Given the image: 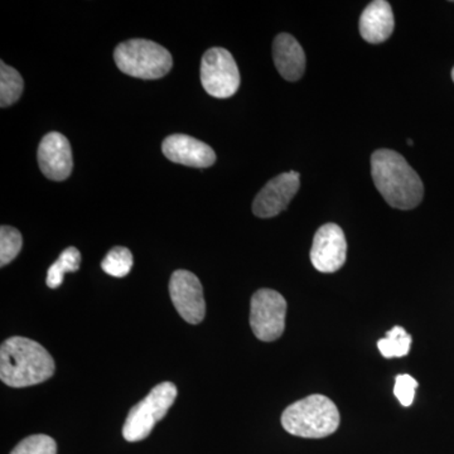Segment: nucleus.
<instances>
[{
    "label": "nucleus",
    "instance_id": "nucleus-1",
    "mask_svg": "<svg viewBox=\"0 0 454 454\" xmlns=\"http://www.w3.org/2000/svg\"><path fill=\"white\" fill-rule=\"evenodd\" d=\"M373 184L385 201L397 210H413L424 195L419 175L405 158L390 149H379L372 155Z\"/></svg>",
    "mask_w": 454,
    "mask_h": 454
},
{
    "label": "nucleus",
    "instance_id": "nucleus-2",
    "mask_svg": "<svg viewBox=\"0 0 454 454\" xmlns=\"http://www.w3.org/2000/svg\"><path fill=\"white\" fill-rule=\"evenodd\" d=\"M55 361L43 346L26 337H11L0 348V379L11 387H27L52 378Z\"/></svg>",
    "mask_w": 454,
    "mask_h": 454
},
{
    "label": "nucleus",
    "instance_id": "nucleus-3",
    "mask_svg": "<svg viewBox=\"0 0 454 454\" xmlns=\"http://www.w3.org/2000/svg\"><path fill=\"white\" fill-rule=\"evenodd\" d=\"M340 411L325 395H309L289 405L282 415L283 428L301 438H325L339 429Z\"/></svg>",
    "mask_w": 454,
    "mask_h": 454
},
{
    "label": "nucleus",
    "instance_id": "nucleus-4",
    "mask_svg": "<svg viewBox=\"0 0 454 454\" xmlns=\"http://www.w3.org/2000/svg\"><path fill=\"white\" fill-rule=\"evenodd\" d=\"M119 70L143 80L162 79L172 68L169 51L149 40L122 42L114 52Z\"/></svg>",
    "mask_w": 454,
    "mask_h": 454
},
{
    "label": "nucleus",
    "instance_id": "nucleus-5",
    "mask_svg": "<svg viewBox=\"0 0 454 454\" xmlns=\"http://www.w3.org/2000/svg\"><path fill=\"white\" fill-rule=\"evenodd\" d=\"M177 395V387L173 382L164 381L153 387L142 402L130 409L122 427L125 441L140 442L148 437L155 424L168 413Z\"/></svg>",
    "mask_w": 454,
    "mask_h": 454
},
{
    "label": "nucleus",
    "instance_id": "nucleus-6",
    "mask_svg": "<svg viewBox=\"0 0 454 454\" xmlns=\"http://www.w3.org/2000/svg\"><path fill=\"white\" fill-rule=\"evenodd\" d=\"M201 82L211 97L231 98L240 88V73L231 53L214 47L205 53L201 61Z\"/></svg>",
    "mask_w": 454,
    "mask_h": 454
},
{
    "label": "nucleus",
    "instance_id": "nucleus-7",
    "mask_svg": "<svg viewBox=\"0 0 454 454\" xmlns=\"http://www.w3.org/2000/svg\"><path fill=\"white\" fill-rule=\"evenodd\" d=\"M286 301L273 289H259L250 303V325L256 339L273 342L286 330Z\"/></svg>",
    "mask_w": 454,
    "mask_h": 454
},
{
    "label": "nucleus",
    "instance_id": "nucleus-8",
    "mask_svg": "<svg viewBox=\"0 0 454 454\" xmlns=\"http://www.w3.org/2000/svg\"><path fill=\"white\" fill-rule=\"evenodd\" d=\"M170 300L179 316L191 325L201 324L206 315L202 284L188 270H176L169 280Z\"/></svg>",
    "mask_w": 454,
    "mask_h": 454
},
{
    "label": "nucleus",
    "instance_id": "nucleus-9",
    "mask_svg": "<svg viewBox=\"0 0 454 454\" xmlns=\"http://www.w3.org/2000/svg\"><path fill=\"white\" fill-rule=\"evenodd\" d=\"M301 186L300 173H282L269 181L253 202V212L260 219H271L286 210Z\"/></svg>",
    "mask_w": 454,
    "mask_h": 454
},
{
    "label": "nucleus",
    "instance_id": "nucleus-10",
    "mask_svg": "<svg viewBox=\"0 0 454 454\" xmlns=\"http://www.w3.org/2000/svg\"><path fill=\"white\" fill-rule=\"evenodd\" d=\"M348 243L342 229L336 223H325L317 230L310 250V262L321 273H334L343 267Z\"/></svg>",
    "mask_w": 454,
    "mask_h": 454
},
{
    "label": "nucleus",
    "instance_id": "nucleus-11",
    "mask_svg": "<svg viewBox=\"0 0 454 454\" xmlns=\"http://www.w3.org/2000/svg\"><path fill=\"white\" fill-rule=\"evenodd\" d=\"M38 163L42 173L52 181H65L74 168L70 142L61 133L46 134L38 146Z\"/></svg>",
    "mask_w": 454,
    "mask_h": 454
},
{
    "label": "nucleus",
    "instance_id": "nucleus-12",
    "mask_svg": "<svg viewBox=\"0 0 454 454\" xmlns=\"http://www.w3.org/2000/svg\"><path fill=\"white\" fill-rule=\"evenodd\" d=\"M162 151L172 162L195 168H207L216 162V154L210 145L186 134L167 137Z\"/></svg>",
    "mask_w": 454,
    "mask_h": 454
},
{
    "label": "nucleus",
    "instance_id": "nucleus-13",
    "mask_svg": "<svg viewBox=\"0 0 454 454\" xmlns=\"http://www.w3.org/2000/svg\"><path fill=\"white\" fill-rule=\"evenodd\" d=\"M273 59L278 73L288 82H298L306 70V53L298 41L288 33H280L274 40Z\"/></svg>",
    "mask_w": 454,
    "mask_h": 454
},
{
    "label": "nucleus",
    "instance_id": "nucleus-14",
    "mask_svg": "<svg viewBox=\"0 0 454 454\" xmlns=\"http://www.w3.org/2000/svg\"><path fill=\"white\" fill-rule=\"evenodd\" d=\"M394 14L389 3L375 0L370 3L360 18L361 35L369 43L379 44L389 40L394 31Z\"/></svg>",
    "mask_w": 454,
    "mask_h": 454
},
{
    "label": "nucleus",
    "instance_id": "nucleus-15",
    "mask_svg": "<svg viewBox=\"0 0 454 454\" xmlns=\"http://www.w3.org/2000/svg\"><path fill=\"white\" fill-rule=\"evenodd\" d=\"M80 264H82V254L76 247H67L51 265L49 273H47V286L51 289L59 288L64 283L65 274L79 270Z\"/></svg>",
    "mask_w": 454,
    "mask_h": 454
},
{
    "label": "nucleus",
    "instance_id": "nucleus-16",
    "mask_svg": "<svg viewBox=\"0 0 454 454\" xmlns=\"http://www.w3.org/2000/svg\"><path fill=\"white\" fill-rule=\"evenodd\" d=\"M25 82L16 68L2 61L0 67V106L7 107L22 97Z\"/></svg>",
    "mask_w": 454,
    "mask_h": 454
},
{
    "label": "nucleus",
    "instance_id": "nucleus-17",
    "mask_svg": "<svg viewBox=\"0 0 454 454\" xmlns=\"http://www.w3.org/2000/svg\"><path fill=\"white\" fill-rule=\"evenodd\" d=\"M411 336L400 325L387 331L384 339L379 340L378 348L385 358L404 357L411 351Z\"/></svg>",
    "mask_w": 454,
    "mask_h": 454
},
{
    "label": "nucleus",
    "instance_id": "nucleus-18",
    "mask_svg": "<svg viewBox=\"0 0 454 454\" xmlns=\"http://www.w3.org/2000/svg\"><path fill=\"white\" fill-rule=\"evenodd\" d=\"M133 267V255L127 247H113L101 262V268L114 278H124L130 273Z\"/></svg>",
    "mask_w": 454,
    "mask_h": 454
},
{
    "label": "nucleus",
    "instance_id": "nucleus-19",
    "mask_svg": "<svg viewBox=\"0 0 454 454\" xmlns=\"http://www.w3.org/2000/svg\"><path fill=\"white\" fill-rule=\"evenodd\" d=\"M23 247L22 234L11 226H2L0 229V265L5 267L13 262Z\"/></svg>",
    "mask_w": 454,
    "mask_h": 454
},
{
    "label": "nucleus",
    "instance_id": "nucleus-20",
    "mask_svg": "<svg viewBox=\"0 0 454 454\" xmlns=\"http://www.w3.org/2000/svg\"><path fill=\"white\" fill-rule=\"evenodd\" d=\"M11 454H57V444L49 435L35 434L23 439Z\"/></svg>",
    "mask_w": 454,
    "mask_h": 454
},
{
    "label": "nucleus",
    "instance_id": "nucleus-21",
    "mask_svg": "<svg viewBox=\"0 0 454 454\" xmlns=\"http://www.w3.org/2000/svg\"><path fill=\"white\" fill-rule=\"evenodd\" d=\"M418 389V381L413 376L404 373V375H397L395 379V387H394V394L399 400L400 404L408 408L413 404L415 390Z\"/></svg>",
    "mask_w": 454,
    "mask_h": 454
},
{
    "label": "nucleus",
    "instance_id": "nucleus-22",
    "mask_svg": "<svg viewBox=\"0 0 454 454\" xmlns=\"http://www.w3.org/2000/svg\"><path fill=\"white\" fill-rule=\"evenodd\" d=\"M406 143H408L409 145H413V140L411 139L406 140Z\"/></svg>",
    "mask_w": 454,
    "mask_h": 454
},
{
    "label": "nucleus",
    "instance_id": "nucleus-23",
    "mask_svg": "<svg viewBox=\"0 0 454 454\" xmlns=\"http://www.w3.org/2000/svg\"><path fill=\"white\" fill-rule=\"evenodd\" d=\"M452 80H453V82H454V67H453V70H452Z\"/></svg>",
    "mask_w": 454,
    "mask_h": 454
}]
</instances>
